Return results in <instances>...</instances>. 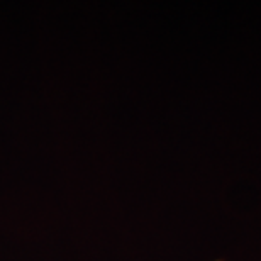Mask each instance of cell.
<instances>
[{
  "label": "cell",
  "instance_id": "cell-1",
  "mask_svg": "<svg viewBox=\"0 0 261 261\" xmlns=\"http://www.w3.org/2000/svg\"><path fill=\"white\" fill-rule=\"evenodd\" d=\"M219 261H221V259H219Z\"/></svg>",
  "mask_w": 261,
  "mask_h": 261
}]
</instances>
